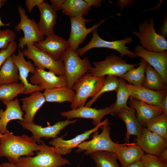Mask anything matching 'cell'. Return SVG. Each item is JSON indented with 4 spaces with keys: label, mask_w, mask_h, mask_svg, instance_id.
Returning <instances> with one entry per match:
<instances>
[{
    "label": "cell",
    "mask_w": 167,
    "mask_h": 167,
    "mask_svg": "<svg viewBox=\"0 0 167 167\" xmlns=\"http://www.w3.org/2000/svg\"><path fill=\"white\" fill-rule=\"evenodd\" d=\"M39 149V145L32 137L25 134L15 135L8 131L0 138V156L6 157L13 164L22 156H34V152Z\"/></svg>",
    "instance_id": "cell-1"
},
{
    "label": "cell",
    "mask_w": 167,
    "mask_h": 167,
    "mask_svg": "<svg viewBox=\"0 0 167 167\" xmlns=\"http://www.w3.org/2000/svg\"><path fill=\"white\" fill-rule=\"evenodd\" d=\"M40 149L34 156H22L15 163L17 167H61L70 164L69 160L63 158L58 149L46 145L42 141Z\"/></svg>",
    "instance_id": "cell-2"
},
{
    "label": "cell",
    "mask_w": 167,
    "mask_h": 167,
    "mask_svg": "<svg viewBox=\"0 0 167 167\" xmlns=\"http://www.w3.org/2000/svg\"><path fill=\"white\" fill-rule=\"evenodd\" d=\"M67 87L72 89L75 83L92 67L88 57L81 59L76 52L68 48L62 55Z\"/></svg>",
    "instance_id": "cell-3"
},
{
    "label": "cell",
    "mask_w": 167,
    "mask_h": 167,
    "mask_svg": "<svg viewBox=\"0 0 167 167\" xmlns=\"http://www.w3.org/2000/svg\"><path fill=\"white\" fill-rule=\"evenodd\" d=\"M105 78V76H93L89 72L81 77L72 88L75 95L71 105V108L76 109L85 106L88 98L92 97L100 90Z\"/></svg>",
    "instance_id": "cell-4"
},
{
    "label": "cell",
    "mask_w": 167,
    "mask_h": 167,
    "mask_svg": "<svg viewBox=\"0 0 167 167\" xmlns=\"http://www.w3.org/2000/svg\"><path fill=\"white\" fill-rule=\"evenodd\" d=\"M132 32L139 39L141 46L146 50L156 52L167 50V41L155 31L154 19L145 20L139 24L138 30Z\"/></svg>",
    "instance_id": "cell-5"
},
{
    "label": "cell",
    "mask_w": 167,
    "mask_h": 167,
    "mask_svg": "<svg viewBox=\"0 0 167 167\" xmlns=\"http://www.w3.org/2000/svg\"><path fill=\"white\" fill-rule=\"evenodd\" d=\"M93 64L94 67L89 72L92 75L97 77L113 75L118 77L139 65V63H128L120 57L113 54L107 56L103 60L94 62Z\"/></svg>",
    "instance_id": "cell-6"
},
{
    "label": "cell",
    "mask_w": 167,
    "mask_h": 167,
    "mask_svg": "<svg viewBox=\"0 0 167 167\" xmlns=\"http://www.w3.org/2000/svg\"><path fill=\"white\" fill-rule=\"evenodd\" d=\"M18 10L20 21L15 26V29L17 32L22 31L24 33V36L18 40L19 50H22L28 46L34 45L35 43L42 41L44 35L39 30L37 24L35 21L29 18L24 8L19 6Z\"/></svg>",
    "instance_id": "cell-7"
},
{
    "label": "cell",
    "mask_w": 167,
    "mask_h": 167,
    "mask_svg": "<svg viewBox=\"0 0 167 167\" xmlns=\"http://www.w3.org/2000/svg\"><path fill=\"white\" fill-rule=\"evenodd\" d=\"M109 124V122L100 127L102 130L100 133L98 131L93 133L91 140L84 141L78 145L76 152L79 153L84 151V153L87 155L97 151L114 152L119 143L114 142L110 137L111 128Z\"/></svg>",
    "instance_id": "cell-8"
},
{
    "label": "cell",
    "mask_w": 167,
    "mask_h": 167,
    "mask_svg": "<svg viewBox=\"0 0 167 167\" xmlns=\"http://www.w3.org/2000/svg\"><path fill=\"white\" fill-rule=\"evenodd\" d=\"M92 33V37L89 42L77 50L76 52L79 56H82L86 52L92 49L104 48L118 51L120 54V57L121 58L125 56L132 58L136 57L134 52L128 49L126 46V44L132 42L133 39L132 37H126L122 40L110 41L104 40L101 38L97 29L94 30Z\"/></svg>",
    "instance_id": "cell-9"
},
{
    "label": "cell",
    "mask_w": 167,
    "mask_h": 167,
    "mask_svg": "<svg viewBox=\"0 0 167 167\" xmlns=\"http://www.w3.org/2000/svg\"><path fill=\"white\" fill-rule=\"evenodd\" d=\"M22 51L24 56L32 60L36 67L44 70L47 69L58 76L64 75V65L61 59L58 60L54 59L34 45L28 46Z\"/></svg>",
    "instance_id": "cell-10"
},
{
    "label": "cell",
    "mask_w": 167,
    "mask_h": 167,
    "mask_svg": "<svg viewBox=\"0 0 167 167\" xmlns=\"http://www.w3.org/2000/svg\"><path fill=\"white\" fill-rule=\"evenodd\" d=\"M70 19L71 30L67 41L69 47L76 52L79 49V45L83 43L87 35L97 29L106 20H101L91 27L87 28L86 24L90 22L91 19H85L83 16L70 17Z\"/></svg>",
    "instance_id": "cell-11"
},
{
    "label": "cell",
    "mask_w": 167,
    "mask_h": 167,
    "mask_svg": "<svg viewBox=\"0 0 167 167\" xmlns=\"http://www.w3.org/2000/svg\"><path fill=\"white\" fill-rule=\"evenodd\" d=\"M78 119L73 120L67 119L65 121H59L52 126L49 125L45 127L35 124L25 123L19 121L18 122L23 129L29 130L32 134V136L35 141L40 145L42 140V138L45 139H54L57 137L60 131L70 124H74Z\"/></svg>",
    "instance_id": "cell-12"
},
{
    "label": "cell",
    "mask_w": 167,
    "mask_h": 167,
    "mask_svg": "<svg viewBox=\"0 0 167 167\" xmlns=\"http://www.w3.org/2000/svg\"><path fill=\"white\" fill-rule=\"evenodd\" d=\"M136 57H140L151 65L161 75L165 83H167V51L156 52L148 51L141 45L134 49Z\"/></svg>",
    "instance_id": "cell-13"
},
{
    "label": "cell",
    "mask_w": 167,
    "mask_h": 167,
    "mask_svg": "<svg viewBox=\"0 0 167 167\" xmlns=\"http://www.w3.org/2000/svg\"><path fill=\"white\" fill-rule=\"evenodd\" d=\"M135 141L146 154L158 156L167 148V140L146 128H142L140 136L136 137Z\"/></svg>",
    "instance_id": "cell-14"
},
{
    "label": "cell",
    "mask_w": 167,
    "mask_h": 167,
    "mask_svg": "<svg viewBox=\"0 0 167 167\" xmlns=\"http://www.w3.org/2000/svg\"><path fill=\"white\" fill-rule=\"evenodd\" d=\"M109 122V119L106 118L103 122L93 128L86 131L72 139L66 140L63 139V137H57L51 140L49 143L57 148L61 156L70 154L73 149L77 147L82 143L89 138L92 134L98 131L101 126Z\"/></svg>",
    "instance_id": "cell-15"
},
{
    "label": "cell",
    "mask_w": 167,
    "mask_h": 167,
    "mask_svg": "<svg viewBox=\"0 0 167 167\" xmlns=\"http://www.w3.org/2000/svg\"><path fill=\"white\" fill-rule=\"evenodd\" d=\"M113 103L104 109H97L85 105L76 109L60 113L61 116L66 117L67 119L73 118H84L92 120V123L95 126L100 123L103 117L107 115L111 114Z\"/></svg>",
    "instance_id": "cell-16"
},
{
    "label": "cell",
    "mask_w": 167,
    "mask_h": 167,
    "mask_svg": "<svg viewBox=\"0 0 167 167\" xmlns=\"http://www.w3.org/2000/svg\"><path fill=\"white\" fill-rule=\"evenodd\" d=\"M13 61L19 71V80L24 86L25 89L24 94L31 93L36 91H42L43 89L38 85H33L28 81V77L29 73L33 74L35 70V66L30 61H27L24 55L21 50H19L16 55H12Z\"/></svg>",
    "instance_id": "cell-17"
},
{
    "label": "cell",
    "mask_w": 167,
    "mask_h": 167,
    "mask_svg": "<svg viewBox=\"0 0 167 167\" xmlns=\"http://www.w3.org/2000/svg\"><path fill=\"white\" fill-rule=\"evenodd\" d=\"M29 81L32 84L38 85L43 90L67 86L65 75L58 76L51 71H46L37 67L30 76Z\"/></svg>",
    "instance_id": "cell-18"
},
{
    "label": "cell",
    "mask_w": 167,
    "mask_h": 167,
    "mask_svg": "<svg viewBox=\"0 0 167 167\" xmlns=\"http://www.w3.org/2000/svg\"><path fill=\"white\" fill-rule=\"evenodd\" d=\"M34 45L56 60L61 59L62 54L69 47L67 41L54 33L47 36L42 41L35 43Z\"/></svg>",
    "instance_id": "cell-19"
},
{
    "label": "cell",
    "mask_w": 167,
    "mask_h": 167,
    "mask_svg": "<svg viewBox=\"0 0 167 167\" xmlns=\"http://www.w3.org/2000/svg\"><path fill=\"white\" fill-rule=\"evenodd\" d=\"M117 116L124 122L126 127L124 140L126 143H130V137L131 135L137 138L139 137L143 126L137 119L135 110L134 108L128 106L121 108L117 111Z\"/></svg>",
    "instance_id": "cell-20"
},
{
    "label": "cell",
    "mask_w": 167,
    "mask_h": 167,
    "mask_svg": "<svg viewBox=\"0 0 167 167\" xmlns=\"http://www.w3.org/2000/svg\"><path fill=\"white\" fill-rule=\"evenodd\" d=\"M128 104L135 109L137 119L143 127L152 118L164 113L160 106L150 105L131 96Z\"/></svg>",
    "instance_id": "cell-21"
},
{
    "label": "cell",
    "mask_w": 167,
    "mask_h": 167,
    "mask_svg": "<svg viewBox=\"0 0 167 167\" xmlns=\"http://www.w3.org/2000/svg\"><path fill=\"white\" fill-rule=\"evenodd\" d=\"M114 152L122 167L141 160L145 154L136 143H119Z\"/></svg>",
    "instance_id": "cell-22"
},
{
    "label": "cell",
    "mask_w": 167,
    "mask_h": 167,
    "mask_svg": "<svg viewBox=\"0 0 167 167\" xmlns=\"http://www.w3.org/2000/svg\"><path fill=\"white\" fill-rule=\"evenodd\" d=\"M130 96L139 101L152 105L160 106L161 102L167 92L154 91L142 86L126 83Z\"/></svg>",
    "instance_id": "cell-23"
},
{
    "label": "cell",
    "mask_w": 167,
    "mask_h": 167,
    "mask_svg": "<svg viewBox=\"0 0 167 167\" xmlns=\"http://www.w3.org/2000/svg\"><path fill=\"white\" fill-rule=\"evenodd\" d=\"M21 101L22 103V110L25 112L23 122L28 124L34 123L35 114L46 101L43 93L40 91H35Z\"/></svg>",
    "instance_id": "cell-24"
},
{
    "label": "cell",
    "mask_w": 167,
    "mask_h": 167,
    "mask_svg": "<svg viewBox=\"0 0 167 167\" xmlns=\"http://www.w3.org/2000/svg\"><path fill=\"white\" fill-rule=\"evenodd\" d=\"M37 7L40 14L37 24L39 30L46 36L54 33V28L57 18V11L47 2H44Z\"/></svg>",
    "instance_id": "cell-25"
},
{
    "label": "cell",
    "mask_w": 167,
    "mask_h": 167,
    "mask_svg": "<svg viewBox=\"0 0 167 167\" xmlns=\"http://www.w3.org/2000/svg\"><path fill=\"white\" fill-rule=\"evenodd\" d=\"M6 109L0 110V132L4 134L9 131L7 129L8 122L13 120L23 122L24 113L21 109L19 100L16 98L11 101H3Z\"/></svg>",
    "instance_id": "cell-26"
},
{
    "label": "cell",
    "mask_w": 167,
    "mask_h": 167,
    "mask_svg": "<svg viewBox=\"0 0 167 167\" xmlns=\"http://www.w3.org/2000/svg\"><path fill=\"white\" fill-rule=\"evenodd\" d=\"M44 90L43 94L46 101L49 102L62 103L69 102L71 103L75 95V91L67 86Z\"/></svg>",
    "instance_id": "cell-27"
},
{
    "label": "cell",
    "mask_w": 167,
    "mask_h": 167,
    "mask_svg": "<svg viewBox=\"0 0 167 167\" xmlns=\"http://www.w3.org/2000/svg\"><path fill=\"white\" fill-rule=\"evenodd\" d=\"M145 79L142 86L152 90L167 92V86L158 73L147 63L145 71Z\"/></svg>",
    "instance_id": "cell-28"
},
{
    "label": "cell",
    "mask_w": 167,
    "mask_h": 167,
    "mask_svg": "<svg viewBox=\"0 0 167 167\" xmlns=\"http://www.w3.org/2000/svg\"><path fill=\"white\" fill-rule=\"evenodd\" d=\"M91 8L84 0H65L61 10L70 17H78L87 14Z\"/></svg>",
    "instance_id": "cell-29"
},
{
    "label": "cell",
    "mask_w": 167,
    "mask_h": 167,
    "mask_svg": "<svg viewBox=\"0 0 167 167\" xmlns=\"http://www.w3.org/2000/svg\"><path fill=\"white\" fill-rule=\"evenodd\" d=\"M19 79L18 70L11 56L5 61L0 68V84L18 83Z\"/></svg>",
    "instance_id": "cell-30"
},
{
    "label": "cell",
    "mask_w": 167,
    "mask_h": 167,
    "mask_svg": "<svg viewBox=\"0 0 167 167\" xmlns=\"http://www.w3.org/2000/svg\"><path fill=\"white\" fill-rule=\"evenodd\" d=\"M139 66L133 67L118 77L126 80L129 84L141 86L145 79V71L147 63L141 58Z\"/></svg>",
    "instance_id": "cell-31"
},
{
    "label": "cell",
    "mask_w": 167,
    "mask_h": 167,
    "mask_svg": "<svg viewBox=\"0 0 167 167\" xmlns=\"http://www.w3.org/2000/svg\"><path fill=\"white\" fill-rule=\"evenodd\" d=\"M96 167H121L114 152L106 151L94 152L90 154Z\"/></svg>",
    "instance_id": "cell-32"
},
{
    "label": "cell",
    "mask_w": 167,
    "mask_h": 167,
    "mask_svg": "<svg viewBox=\"0 0 167 167\" xmlns=\"http://www.w3.org/2000/svg\"><path fill=\"white\" fill-rule=\"evenodd\" d=\"M126 83L121 78L119 77L118 87L117 91L116 100L113 103L111 114L117 116V112L119 109L128 106L127 102L130 97L129 91L126 86Z\"/></svg>",
    "instance_id": "cell-33"
},
{
    "label": "cell",
    "mask_w": 167,
    "mask_h": 167,
    "mask_svg": "<svg viewBox=\"0 0 167 167\" xmlns=\"http://www.w3.org/2000/svg\"><path fill=\"white\" fill-rule=\"evenodd\" d=\"M25 89L21 82L0 84V100L12 101L20 94H24Z\"/></svg>",
    "instance_id": "cell-34"
},
{
    "label": "cell",
    "mask_w": 167,
    "mask_h": 167,
    "mask_svg": "<svg viewBox=\"0 0 167 167\" xmlns=\"http://www.w3.org/2000/svg\"><path fill=\"white\" fill-rule=\"evenodd\" d=\"M146 126L152 132L167 140V115L164 113L150 120Z\"/></svg>",
    "instance_id": "cell-35"
},
{
    "label": "cell",
    "mask_w": 167,
    "mask_h": 167,
    "mask_svg": "<svg viewBox=\"0 0 167 167\" xmlns=\"http://www.w3.org/2000/svg\"><path fill=\"white\" fill-rule=\"evenodd\" d=\"M118 82L119 78L118 77L113 75L107 76L105 78L100 90L92 97L85 105L88 107H91L92 105L105 92L113 91L116 92L118 87Z\"/></svg>",
    "instance_id": "cell-36"
},
{
    "label": "cell",
    "mask_w": 167,
    "mask_h": 167,
    "mask_svg": "<svg viewBox=\"0 0 167 167\" xmlns=\"http://www.w3.org/2000/svg\"><path fill=\"white\" fill-rule=\"evenodd\" d=\"M15 33L9 29L0 32V52L7 48L11 43L15 41Z\"/></svg>",
    "instance_id": "cell-37"
},
{
    "label": "cell",
    "mask_w": 167,
    "mask_h": 167,
    "mask_svg": "<svg viewBox=\"0 0 167 167\" xmlns=\"http://www.w3.org/2000/svg\"><path fill=\"white\" fill-rule=\"evenodd\" d=\"M142 161L144 167H167V163L159 159L158 156L145 154Z\"/></svg>",
    "instance_id": "cell-38"
},
{
    "label": "cell",
    "mask_w": 167,
    "mask_h": 167,
    "mask_svg": "<svg viewBox=\"0 0 167 167\" xmlns=\"http://www.w3.org/2000/svg\"><path fill=\"white\" fill-rule=\"evenodd\" d=\"M17 46V43L14 41L10 43L6 49L0 52V68L5 61L14 54Z\"/></svg>",
    "instance_id": "cell-39"
},
{
    "label": "cell",
    "mask_w": 167,
    "mask_h": 167,
    "mask_svg": "<svg viewBox=\"0 0 167 167\" xmlns=\"http://www.w3.org/2000/svg\"><path fill=\"white\" fill-rule=\"evenodd\" d=\"M167 16H164L162 24L157 29V33L166 39L167 38Z\"/></svg>",
    "instance_id": "cell-40"
},
{
    "label": "cell",
    "mask_w": 167,
    "mask_h": 167,
    "mask_svg": "<svg viewBox=\"0 0 167 167\" xmlns=\"http://www.w3.org/2000/svg\"><path fill=\"white\" fill-rule=\"evenodd\" d=\"M44 2L43 0H26L25 5L28 12H31L34 7L37 6Z\"/></svg>",
    "instance_id": "cell-41"
},
{
    "label": "cell",
    "mask_w": 167,
    "mask_h": 167,
    "mask_svg": "<svg viewBox=\"0 0 167 167\" xmlns=\"http://www.w3.org/2000/svg\"><path fill=\"white\" fill-rule=\"evenodd\" d=\"M65 0H50V2L54 9L56 11L61 10L62 6Z\"/></svg>",
    "instance_id": "cell-42"
},
{
    "label": "cell",
    "mask_w": 167,
    "mask_h": 167,
    "mask_svg": "<svg viewBox=\"0 0 167 167\" xmlns=\"http://www.w3.org/2000/svg\"><path fill=\"white\" fill-rule=\"evenodd\" d=\"M135 2L134 0H118L117 1V4L120 9L122 10L126 6L133 4Z\"/></svg>",
    "instance_id": "cell-43"
},
{
    "label": "cell",
    "mask_w": 167,
    "mask_h": 167,
    "mask_svg": "<svg viewBox=\"0 0 167 167\" xmlns=\"http://www.w3.org/2000/svg\"><path fill=\"white\" fill-rule=\"evenodd\" d=\"M84 1L90 6H92L95 7L101 6L102 1L101 0H84Z\"/></svg>",
    "instance_id": "cell-44"
},
{
    "label": "cell",
    "mask_w": 167,
    "mask_h": 167,
    "mask_svg": "<svg viewBox=\"0 0 167 167\" xmlns=\"http://www.w3.org/2000/svg\"><path fill=\"white\" fill-rule=\"evenodd\" d=\"M160 106L162 109L164 113L167 115V94L162 99Z\"/></svg>",
    "instance_id": "cell-45"
},
{
    "label": "cell",
    "mask_w": 167,
    "mask_h": 167,
    "mask_svg": "<svg viewBox=\"0 0 167 167\" xmlns=\"http://www.w3.org/2000/svg\"><path fill=\"white\" fill-rule=\"evenodd\" d=\"M158 157L161 161L167 163V148L163 151Z\"/></svg>",
    "instance_id": "cell-46"
},
{
    "label": "cell",
    "mask_w": 167,
    "mask_h": 167,
    "mask_svg": "<svg viewBox=\"0 0 167 167\" xmlns=\"http://www.w3.org/2000/svg\"><path fill=\"white\" fill-rule=\"evenodd\" d=\"M125 167H144V166L142 161L140 160L133 163Z\"/></svg>",
    "instance_id": "cell-47"
},
{
    "label": "cell",
    "mask_w": 167,
    "mask_h": 167,
    "mask_svg": "<svg viewBox=\"0 0 167 167\" xmlns=\"http://www.w3.org/2000/svg\"><path fill=\"white\" fill-rule=\"evenodd\" d=\"M3 167H17L15 164L11 163L9 162H5L2 164Z\"/></svg>",
    "instance_id": "cell-48"
},
{
    "label": "cell",
    "mask_w": 167,
    "mask_h": 167,
    "mask_svg": "<svg viewBox=\"0 0 167 167\" xmlns=\"http://www.w3.org/2000/svg\"><path fill=\"white\" fill-rule=\"evenodd\" d=\"M2 6H0V8H1V7H2ZM10 23H7V24H4V23H3L2 22V21L1 19L0 18V32L2 30L1 29V28L2 27H3V26H10Z\"/></svg>",
    "instance_id": "cell-49"
},
{
    "label": "cell",
    "mask_w": 167,
    "mask_h": 167,
    "mask_svg": "<svg viewBox=\"0 0 167 167\" xmlns=\"http://www.w3.org/2000/svg\"><path fill=\"white\" fill-rule=\"evenodd\" d=\"M6 1L4 0H0V6H2Z\"/></svg>",
    "instance_id": "cell-50"
},
{
    "label": "cell",
    "mask_w": 167,
    "mask_h": 167,
    "mask_svg": "<svg viewBox=\"0 0 167 167\" xmlns=\"http://www.w3.org/2000/svg\"><path fill=\"white\" fill-rule=\"evenodd\" d=\"M3 135V134L0 132V138L2 137Z\"/></svg>",
    "instance_id": "cell-51"
},
{
    "label": "cell",
    "mask_w": 167,
    "mask_h": 167,
    "mask_svg": "<svg viewBox=\"0 0 167 167\" xmlns=\"http://www.w3.org/2000/svg\"><path fill=\"white\" fill-rule=\"evenodd\" d=\"M0 167H3L2 164L0 163Z\"/></svg>",
    "instance_id": "cell-52"
}]
</instances>
